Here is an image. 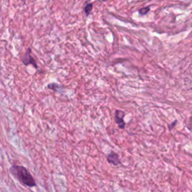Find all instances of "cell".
<instances>
[{
  "instance_id": "6da1fadb",
  "label": "cell",
  "mask_w": 192,
  "mask_h": 192,
  "mask_svg": "<svg viewBox=\"0 0 192 192\" xmlns=\"http://www.w3.org/2000/svg\"><path fill=\"white\" fill-rule=\"evenodd\" d=\"M10 173L23 185L29 188L36 186L35 179L26 167L20 165H13L10 167Z\"/></svg>"
},
{
  "instance_id": "7a4b0ae2",
  "label": "cell",
  "mask_w": 192,
  "mask_h": 192,
  "mask_svg": "<svg viewBox=\"0 0 192 192\" xmlns=\"http://www.w3.org/2000/svg\"><path fill=\"white\" fill-rule=\"evenodd\" d=\"M22 62H23V63L25 65H33L35 68H38V65L37 63H36V61L32 56V49L31 48L27 49L25 55H24L23 57Z\"/></svg>"
},
{
  "instance_id": "3957f363",
  "label": "cell",
  "mask_w": 192,
  "mask_h": 192,
  "mask_svg": "<svg viewBox=\"0 0 192 192\" xmlns=\"http://www.w3.org/2000/svg\"><path fill=\"white\" fill-rule=\"evenodd\" d=\"M125 116V113L122 110H117L115 112V122L118 125L119 128L124 129L125 126V122L123 120Z\"/></svg>"
},
{
  "instance_id": "277c9868",
  "label": "cell",
  "mask_w": 192,
  "mask_h": 192,
  "mask_svg": "<svg viewBox=\"0 0 192 192\" xmlns=\"http://www.w3.org/2000/svg\"><path fill=\"white\" fill-rule=\"evenodd\" d=\"M107 161L110 164H113L114 166H117L119 164H121L120 159H119V155L114 152H111L109 155H107Z\"/></svg>"
},
{
  "instance_id": "5b68a950",
  "label": "cell",
  "mask_w": 192,
  "mask_h": 192,
  "mask_svg": "<svg viewBox=\"0 0 192 192\" xmlns=\"http://www.w3.org/2000/svg\"><path fill=\"white\" fill-rule=\"evenodd\" d=\"M93 9V4L91 3H85V6H84V12L86 14V16H89L90 14V13L92 12Z\"/></svg>"
},
{
  "instance_id": "8992f818",
  "label": "cell",
  "mask_w": 192,
  "mask_h": 192,
  "mask_svg": "<svg viewBox=\"0 0 192 192\" xmlns=\"http://www.w3.org/2000/svg\"><path fill=\"white\" fill-rule=\"evenodd\" d=\"M149 11H150V7L147 6V7H144V8H140V10L138 11V12L140 15H145L147 14Z\"/></svg>"
},
{
  "instance_id": "52a82bcc",
  "label": "cell",
  "mask_w": 192,
  "mask_h": 192,
  "mask_svg": "<svg viewBox=\"0 0 192 192\" xmlns=\"http://www.w3.org/2000/svg\"><path fill=\"white\" fill-rule=\"evenodd\" d=\"M47 87H48L49 89H52V90H54V91H57L56 89L60 88V86L57 85L56 83H50V85H48V86H47Z\"/></svg>"
}]
</instances>
